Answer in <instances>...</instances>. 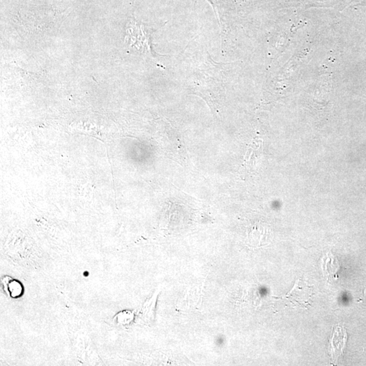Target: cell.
<instances>
[{
  "label": "cell",
  "mask_w": 366,
  "mask_h": 366,
  "mask_svg": "<svg viewBox=\"0 0 366 366\" xmlns=\"http://www.w3.org/2000/svg\"><path fill=\"white\" fill-rule=\"evenodd\" d=\"M311 293V288L299 279L296 281L292 290L288 292L283 299L288 300L292 304L298 303L302 307H304L305 304L309 303Z\"/></svg>",
  "instance_id": "obj_1"
},
{
  "label": "cell",
  "mask_w": 366,
  "mask_h": 366,
  "mask_svg": "<svg viewBox=\"0 0 366 366\" xmlns=\"http://www.w3.org/2000/svg\"><path fill=\"white\" fill-rule=\"evenodd\" d=\"M322 270L323 276L327 282L336 280L340 275L341 266L336 256L328 252L322 259Z\"/></svg>",
  "instance_id": "obj_2"
},
{
  "label": "cell",
  "mask_w": 366,
  "mask_h": 366,
  "mask_svg": "<svg viewBox=\"0 0 366 366\" xmlns=\"http://www.w3.org/2000/svg\"><path fill=\"white\" fill-rule=\"evenodd\" d=\"M8 286H9V288H8V290L11 292L13 297H17V296L21 295V292H22V287H21L20 284H19L18 282L11 281V282H10L9 284H8Z\"/></svg>",
  "instance_id": "obj_3"
}]
</instances>
